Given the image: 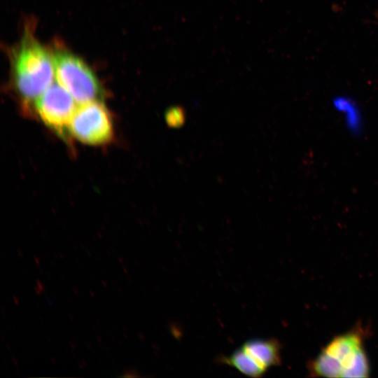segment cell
I'll use <instances>...</instances> for the list:
<instances>
[{
    "label": "cell",
    "mask_w": 378,
    "mask_h": 378,
    "mask_svg": "<svg viewBox=\"0 0 378 378\" xmlns=\"http://www.w3.org/2000/svg\"><path fill=\"white\" fill-rule=\"evenodd\" d=\"M368 333L359 323L335 336L308 363V372L313 377H368L370 364L364 349Z\"/></svg>",
    "instance_id": "cell-1"
},
{
    "label": "cell",
    "mask_w": 378,
    "mask_h": 378,
    "mask_svg": "<svg viewBox=\"0 0 378 378\" xmlns=\"http://www.w3.org/2000/svg\"><path fill=\"white\" fill-rule=\"evenodd\" d=\"M12 72L16 91L29 108L52 84L55 75L53 57L27 35L14 52Z\"/></svg>",
    "instance_id": "cell-2"
},
{
    "label": "cell",
    "mask_w": 378,
    "mask_h": 378,
    "mask_svg": "<svg viewBox=\"0 0 378 378\" xmlns=\"http://www.w3.org/2000/svg\"><path fill=\"white\" fill-rule=\"evenodd\" d=\"M57 83L80 104L97 100L102 90L99 80L89 66L78 57L59 50L53 56Z\"/></svg>",
    "instance_id": "cell-3"
},
{
    "label": "cell",
    "mask_w": 378,
    "mask_h": 378,
    "mask_svg": "<svg viewBox=\"0 0 378 378\" xmlns=\"http://www.w3.org/2000/svg\"><path fill=\"white\" fill-rule=\"evenodd\" d=\"M69 132L85 144L100 145L110 142L113 128L109 111L98 100L80 104L71 119Z\"/></svg>",
    "instance_id": "cell-4"
},
{
    "label": "cell",
    "mask_w": 378,
    "mask_h": 378,
    "mask_svg": "<svg viewBox=\"0 0 378 378\" xmlns=\"http://www.w3.org/2000/svg\"><path fill=\"white\" fill-rule=\"evenodd\" d=\"M76 102L71 94L57 83H52L35 101L34 105L45 125L65 136L77 108Z\"/></svg>",
    "instance_id": "cell-5"
},
{
    "label": "cell",
    "mask_w": 378,
    "mask_h": 378,
    "mask_svg": "<svg viewBox=\"0 0 378 378\" xmlns=\"http://www.w3.org/2000/svg\"><path fill=\"white\" fill-rule=\"evenodd\" d=\"M240 347L265 372L281 361V344L276 339H251Z\"/></svg>",
    "instance_id": "cell-6"
},
{
    "label": "cell",
    "mask_w": 378,
    "mask_h": 378,
    "mask_svg": "<svg viewBox=\"0 0 378 378\" xmlns=\"http://www.w3.org/2000/svg\"><path fill=\"white\" fill-rule=\"evenodd\" d=\"M335 109L342 114L347 130L358 134L363 130V120L358 105L349 97L339 96L333 99Z\"/></svg>",
    "instance_id": "cell-7"
},
{
    "label": "cell",
    "mask_w": 378,
    "mask_h": 378,
    "mask_svg": "<svg viewBox=\"0 0 378 378\" xmlns=\"http://www.w3.org/2000/svg\"><path fill=\"white\" fill-rule=\"evenodd\" d=\"M219 361L234 368L247 377L258 378L265 373L241 347L228 356H221Z\"/></svg>",
    "instance_id": "cell-8"
},
{
    "label": "cell",
    "mask_w": 378,
    "mask_h": 378,
    "mask_svg": "<svg viewBox=\"0 0 378 378\" xmlns=\"http://www.w3.org/2000/svg\"><path fill=\"white\" fill-rule=\"evenodd\" d=\"M183 113L179 108L174 107L169 109L166 114V120L169 125L172 126L178 125L183 118Z\"/></svg>",
    "instance_id": "cell-9"
}]
</instances>
